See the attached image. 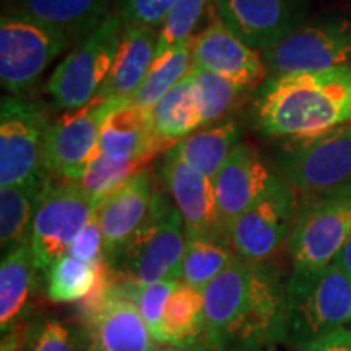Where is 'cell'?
<instances>
[{
    "label": "cell",
    "mask_w": 351,
    "mask_h": 351,
    "mask_svg": "<svg viewBox=\"0 0 351 351\" xmlns=\"http://www.w3.org/2000/svg\"><path fill=\"white\" fill-rule=\"evenodd\" d=\"M202 295L213 351H275L288 340L287 283L270 263L238 257Z\"/></svg>",
    "instance_id": "obj_1"
},
{
    "label": "cell",
    "mask_w": 351,
    "mask_h": 351,
    "mask_svg": "<svg viewBox=\"0 0 351 351\" xmlns=\"http://www.w3.org/2000/svg\"><path fill=\"white\" fill-rule=\"evenodd\" d=\"M256 127L300 142L351 124V69L270 77L254 98Z\"/></svg>",
    "instance_id": "obj_2"
},
{
    "label": "cell",
    "mask_w": 351,
    "mask_h": 351,
    "mask_svg": "<svg viewBox=\"0 0 351 351\" xmlns=\"http://www.w3.org/2000/svg\"><path fill=\"white\" fill-rule=\"evenodd\" d=\"M187 232L169 192L158 189L150 213L140 230L109 265L134 287L143 288L163 280L182 278Z\"/></svg>",
    "instance_id": "obj_3"
},
{
    "label": "cell",
    "mask_w": 351,
    "mask_h": 351,
    "mask_svg": "<svg viewBox=\"0 0 351 351\" xmlns=\"http://www.w3.org/2000/svg\"><path fill=\"white\" fill-rule=\"evenodd\" d=\"M351 324V276L335 263L295 269L287 282V326L291 346Z\"/></svg>",
    "instance_id": "obj_4"
},
{
    "label": "cell",
    "mask_w": 351,
    "mask_h": 351,
    "mask_svg": "<svg viewBox=\"0 0 351 351\" xmlns=\"http://www.w3.org/2000/svg\"><path fill=\"white\" fill-rule=\"evenodd\" d=\"M137 287L125 282L104 262L95 291L82 302V327L86 351H156L132 293Z\"/></svg>",
    "instance_id": "obj_5"
},
{
    "label": "cell",
    "mask_w": 351,
    "mask_h": 351,
    "mask_svg": "<svg viewBox=\"0 0 351 351\" xmlns=\"http://www.w3.org/2000/svg\"><path fill=\"white\" fill-rule=\"evenodd\" d=\"M351 232V184L317 195H302L288 238L293 267L322 269L335 261Z\"/></svg>",
    "instance_id": "obj_6"
},
{
    "label": "cell",
    "mask_w": 351,
    "mask_h": 351,
    "mask_svg": "<svg viewBox=\"0 0 351 351\" xmlns=\"http://www.w3.org/2000/svg\"><path fill=\"white\" fill-rule=\"evenodd\" d=\"M262 59L271 77L351 69V19L332 13L307 20Z\"/></svg>",
    "instance_id": "obj_7"
},
{
    "label": "cell",
    "mask_w": 351,
    "mask_h": 351,
    "mask_svg": "<svg viewBox=\"0 0 351 351\" xmlns=\"http://www.w3.org/2000/svg\"><path fill=\"white\" fill-rule=\"evenodd\" d=\"M122 32L124 25L114 12L57 65L47 82V93L57 106L65 111L78 109L99 95L112 69Z\"/></svg>",
    "instance_id": "obj_8"
},
{
    "label": "cell",
    "mask_w": 351,
    "mask_h": 351,
    "mask_svg": "<svg viewBox=\"0 0 351 351\" xmlns=\"http://www.w3.org/2000/svg\"><path fill=\"white\" fill-rule=\"evenodd\" d=\"M280 176L301 195H317L351 184V124L320 137L287 142L276 153Z\"/></svg>",
    "instance_id": "obj_9"
},
{
    "label": "cell",
    "mask_w": 351,
    "mask_h": 351,
    "mask_svg": "<svg viewBox=\"0 0 351 351\" xmlns=\"http://www.w3.org/2000/svg\"><path fill=\"white\" fill-rule=\"evenodd\" d=\"M124 103L99 96L78 109L60 114L47 127L43 168L49 176L77 182L90 161L99 153V137L108 116Z\"/></svg>",
    "instance_id": "obj_10"
},
{
    "label": "cell",
    "mask_w": 351,
    "mask_h": 351,
    "mask_svg": "<svg viewBox=\"0 0 351 351\" xmlns=\"http://www.w3.org/2000/svg\"><path fill=\"white\" fill-rule=\"evenodd\" d=\"M98 205L77 182L52 184L33 219L28 241L39 271L47 274L52 263L69 254L70 245L98 212Z\"/></svg>",
    "instance_id": "obj_11"
},
{
    "label": "cell",
    "mask_w": 351,
    "mask_h": 351,
    "mask_svg": "<svg viewBox=\"0 0 351 351\" xmlns=\"http://www.w3.org/2000/svg\"><path fill=\"white\" fill-rule=\"evenodd\" d=\"M69 43L62 36L15 13L0 19V82L12 96H25Z\"/></svg>",
    "instance_id": "obj_12"
},
{
    "label": "cell",
    "mask_w": 351,
    "mask_h": 351,
    "mask_svg": "<svg viewBox=\"0 0 351 351\" xmlns=\"http://www.w3.org/2000/svg\"><path fill=\"white\" fill-rule=\"evenodd\" d=\"M298 192L276 176L265 195L228 228V239L236 256L247 262H267L288 243L295 221Z\"/></svg>",
    "instance_id": "obj_13"
},
{
    "label": "cell",
    "mask_w": 351,
    "mask_h": 351,
    "mask_svg": "<svg viewBox=\"0 0 351 351\" xmlns=\"http://www.w3.org/2000/svg\"><path fill=\"white\" fill-rule=\"evenodd\" d=\"M49 114L23 96H8L0 106V187L26 182L46 173L44 138Z\"/></svg>",
    "instance_id": "obj_14"
},
{
    "label": "cell",
    "mask_w": 351,
    "mask_h": 351,
    "mask_svg": "<svg viewBox=\"0 0 351 351\" xmlns=\"http://www.w3.org/2000/svg\"><path fill=\"white\" fill-rule=\"evenodd\" d=\"M309 0H217V16L241 41L269 51L309 19Z\"/></svg>",
    "instance_id": "obj_15"
},
{
    "label": "cell",
    "mask_w": 351,
    "mask_h": 351,
    "mask_svg": "<svg viewBox=\"0 0 351 351\" xmlns=\"http://www.w3.org/2000/svg\"><path fill=\"white\" fill-rule=\"evenodd\" d=\"M161 179L181 213L187 236L228 238L212 179L184 165L171 152H165Z\"/></svg>",
    "instance_id": "obj_16"
},
{
    "label": "cell",
    "mask_w": 351,
    "mask_h": 351,
    "mask_svg": "<svg viewBox=\"0 0 351 351\" xmlns=\"http://www.w3.org/2000/svg\"><path fill=\"white\" fill-rule=\"evenodd\" d=\"M276 176L251 143L241 142L231 152L212 179L226 234L232 221L269 192Z\"/></svg>",
    "instance_id": "obj_17"
},
{
    "label": "cell",
    "mask_w": 351,
    "mask_h": 351,
    "mask_svg": "<svg viewBox=\"0 0 351 351\" xmlns=\"http://www.w3.org/2000/svg\"><path fill=\"white\" fill-rule=\"evenodd\" d=\"M194 64L228 78L244 91L261 86L269 72L262 54L241 41L218 16L195 36Z\"/></svg>",
    "instance_id": "obj_18"
},
{
    "label": "cell",
    "mask_w": 351,
    "mask_h": 351,
    "mask_svg": "<svg viewBox=\"0 0 351 351\" xmlns=\"http://www.w3.org/2000/svg\"><path fill=\"white\" fill-rule=\"evenodd\" d=\"M156 184L152 171L143 168L130 181L103 199L96 217L104 239V257L112 263L127 247L150 213Z\"/></svg>",
    "instance_id": "obj_19"
},
{
    "label": "cell",
    "mask_w": 351,
    "mask_h": 351,
    "mask_svg": "<svg viewBox=\"0 0 351 351\" xmlns=\"http://www.w3.org/2000/svg\"><path fill=\"white\" fill-rule=\"evenodd\" d=\"M116 0H5L3 12L15 13L80 44L114 13Z\"/></svg>",
    "instance_id": "obj_20"
},
{
    "label": "cell",
    "mask_w": 351,
    "mask_h": 351,
    "mask_svg": "<svg viewBox=\"0 0 351 351\" xmlns=\"http://www.w3.org/2000/svg\"><path fill=\"white\" fill-rule=\"evenodd\" d=\"M158 46V29L124 26L112 69L99 91V98L129 103L150 72Z\"/></svg>",
    "instance_id": "obj_21"
},
{
    "label": "cell",
    "mask_w": 351,
    "mask_h": 351,
    "mask_svg": "<svg viewBox=\"0 0 351 351\" xmlns=\"http://www.w3.org/2000/svg\"><path fill=\"white\" fill-rule=\"evenodd\" d=\"M161 152L166 148L153 130L150 112L129 101L109 114L101 130L99 153L147 165Z\"/></svg>",
    "instance_id": "obj_22"
},
{
    "label": "cell",
    "mask_w": 351,
    "mask_h": 351,
    "mask_svg": "<svg viewBox=\"0 0 351 351\" xmlns=\"http://www.w3.org/2000/svg\"><path fill=\"white\" fill-rule=\"evenodd\" d=\"M52 184L51 176L43 173L16 186L0 187V243L3 254L28 244L33 219Z\"/></svg>",
    "instance_id": "obj_23"
},
{
    "label": "cell",
    "mask_w": 351,
    "mask_h": 351,
    "mask_svg": "<svg viewBox=\"0 0 351 351\" xmlns=\"http://www.w3.org/2000/svg\"><path fill=\"white\" fill-rule=\"evenodd\" d=\"M241 137L243 130L238 122L225 119L189 135L166 152H171L184 165L213 179L231 152L241 143Z\"/></svg>",
    "instance_id": "obj_24"
},
{
    "label": "cell",
    "mask_w": 351,
    "mask_h": 351,
    "mask_svg": "<svg viewBox=\"0 0 351 351\" xmlns=\"http://www.w3.org/2000/svg\"><path fill=\"white\" fill-rule=\"evenodd\" d=\"M38 270L29 244L3 254L0 265V328L2 333L19 326L33 295Z\"/></svg>",
    "instance_id": "obj_25"
},
{
    "label": "cell",
    "mask_w": 351,
    "mask_h": 351,
    "mask_svg": "<svg viewBox=\"0 0 351 351\" xmlns=\"http://www.w3.org/2000/svg\"><path fill=\"white\" fill-rule=\"evenodd\" d=\"M148 112L153 130L166 150L202 129L191 73L168 91Z\"/></svg>",
    "instance_id": "obj_26"
},
{
    "label": "cell",
    "mask_w": 351,
    "mask_h": 351,
    "mask_svg": "<svg viewBox=\"0 0 351 351\" xmlns=\"http://www.w3.org/2000/svg\"><path fill=\"white\" fill-rule=\"evenodd\" d=\"M166 345H194L204 340V295L181 283L166 302L163 313Z\"/></svg>",
    "instance_id": "obj_27"
},
{
    "label": "cell",
    "mask_w": 351,
    "mask_h": 351,
    "mask_svg": "<svg viewBox=\"0 0 351 351\" xmlns=\"http://www.w3.org/2000/svg\"><path fill=\"white\" fill-rule=\"evenodd\" d=\"M238 258L228 238H195L187 236L182 258L181 282L204 291L210 282Z\"/></svg>",
    "instance_id": "obj_28"
},
{
    "label": "cell",
    "mask_w": 351,
    "mask_h": 351,
    "mask_svg": "<svg viewBox=\"0 0 351 351\" xmlns=\"http://www.w3.org/2000/svg\"><path fill=\"white\" fill-rule=\"evenodd\" d=\"M194 41L195 38H192L178 49L156 59L142 85L130 98V103L150 111L168 91L184 80L194 67Z\"/></svg>",
    "instance_id": "obj_29"
},
{
    "label": "cell",
    "mask_w": 351,
    "mask_h": 351,
    "mask_svg": "<svg viewBox=\"0 0 351 351\" xmlns=\"http://www.w3.org/2000/svg\"><path fill=\"white\" fill-rule=\"evenodd\" d=\"M191 78L197 109L202 119V129L225 121L245 93L243 88L234 85L228 78L208 72L195 64L191 70Z\"/></svg>",
    "instance_id": "obj_30"
},
{
    "label": "cell",
    "mask_w": 351,
    "mask_h": 351,
    "mask_svg": "<svg viewBox=\"0 0 351 351\" xmlns=\"http://www.w3.org/2000/svg\"><path fill=\"white\" fill-rule=\"evenodd\" d=\"M101 265H91L65 254L47 270V298L59 304L83 302L98 285Z\"/></svg>",
    "instance_id": "obj_31"
},
{
    "label": "cell",
    "mask_w": 351,
    "mask_h": 351,
    "mask_svg": "<svg viewBox=\"0 0 351 351\" xmlns=\"http://www.w3.org/2000/svg\"><path fill=\"white\" fill-rule=\"evenodd\" d=\"M143 168L145 165L140 161L98 153L86 166L77 184L91 199L101 202L130 181Z\"/></svg>",
    "instance_id": "obj_32"
},
{
    "label": "cell",
    "mask_w": 351,
    "mask_h": 351,
    "mask_svg": "<svg viewBox=\"0 0 351 351\" xmlns=\"http://www.w3.org/2000/svg\"><path fill=\"white\" fill-rule=\"evenodd\" d=\"M210 5V0H178L158 29L155 60L195 38V29ZM153 60V62H155Z\"/></svg>",
    "instance_id": "obj_33"
},
{
    "label": "cell",
    "mask_w": 351,
    "mask_h": 351,
    "mask_svg": "<svg viewBox=\"0 0 351 351\" xmlns=\"http://www.w3.org/2000/svg\"><path fill=\"white\" fill-rule=\"evenodd\" d=\"M23 351H86V337L82 326L44 317L28 324Z\"/></svg>",
    "instance_id": "obj_34"
},
{
    "label": "cell",
    "mask_w": 351,
    "mask_h": 351,
    "mask_svg": "<svg viewBox=\"0 0 351 351\" xmlns=\"http://www.w3.org/2000/svg\"><path fill=\"white\" fill-rule=\"evenodd\" d=\"M181 283V280H163V282L150 285V287L135 288L134 295H132V300L137 304L140 314H142L145 324H147L148 330H150L156 343L166 345L163 327L165 306L174 293V289Z\"/></svg>",
    "instance_id": "obj_35"
},
{
    "label": "cell",
    "mask_w": 351,
    "mask_h": 351,
    "mask_svg": "<svg viewBox=\"0 0 351 351\" xmlns=\"http://www.w3.org/2000/svg\"><path fill=\"white\" fill-rule=\"evenodd\" d=\"M178 0H116L114 12L124 26L160 29Z\"/></svg>",
    "instance_id": "obj_36"
},
{
    "label": "cell",
    "mask_w": 351,
    "mask_h": 351,
    "mask_svg": "<svg viewBox=\"0 0 351 351\" xmlns=\"http://www.w3.org/2000/svg\"><path fill=\"white\" fill-rule=\"evenodd\" d=\"M69 254L78 261L91 263V265H101L103 262H108L104 257L103 230H101L99 219L96 215L70 245Z\"/></svg>",
    "instance_id": "obj_37"
},
{
    "label": "cell",
    "mask_w": 351,
    "mask_h": 351,
    "mask_svg": "<svg viewBox=\"0 0 351 351\" xmlns=\"http://www.w3.org/2000/svg\"><path fill=\"white\" fill-rule=\"evenodd\" d=\"M296 351H351V328H337L301 345Z\"/></svg>",
    "instance_id": "obj_38"
},
{
    "label": "cell",
    "mask_w": 351,
    "mask_h": 351,
    "mask_svg": "<svg viewBox=\"0 0 351 351\" xmlns=\"http://www.w3.org/2000/svg\"><path fill=\"white\" fill-rule=\"evenodd\" d=\"M333 263H335L337 267H340V269L343 270L346 275L351 276V232H350L348 238H346L345 244L341 245L340 252L337 254Z\"/></svg>",
    "instance_id": "obj_39"
},
{
    "label": "cell",
    "mask_w": 351,
    "mask_h": 351,
    "mask_svg": "<svg viewBox=\"0 0 351 351\" xmlns=\"http://www.w3.org/2000/svg\"><path fill=\"white\" fill-rule=\"evenodd\" d=\"M156 351H213V350L205 343V340H200L194 345H169V346H163V348H158Z\"/></svg>",
    "instance_id": "obj_40"
}]
</instances>
